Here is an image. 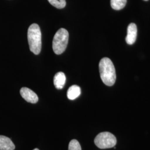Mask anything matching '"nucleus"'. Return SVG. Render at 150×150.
Returning <instances> with one entry per match:
<instances>
[{
    "instance_id": "obj_1",
    "label": "nucleus",
    "mask_w": 150,
    "mask_h": 150,
    "mask_svg": "<svg viewBox=\"0 0 150 150\" xmlns=\"http://www.w3.org/2000/svg\"><path fill=\"white\" fill-rule=\"evenodd\" d=\"M99 70L103 82L107 86H113L116 81V75L112 61L107 57L102 59L99 64Z\"/></svg>"
},
{
    "instance_id": "obj_2",
    "label": "nucleus",
    "mask_w": 150,
    "mask_h": 150,
    "mask_svg": "<svg viewBox=\"0 0 150 150\" xmlns=\"http://www.w3.org/2000/svg\"><path fill=\"white\" fill-rule=\"evenodd\" d=\"M27 38L30 51L38 55L41 51V32L39 26L33 23L28 29Z\"/></svg>"
},
{
    "instance_id": "obj_3",
    "label": "nucleus",
    "mask_w": 150,
    "mask_h": 150,
    "mask_svg": "<svg viewBox=\"0 0 150 150\" xmlns=\"http://www.w3.org/2000/svg\"><path fill=\"white\" fill-rule=\"evenodd\" d=\"M69 34L67 30L64 28H60L54 36L52 41V48L56 54H62L67 46Z\"/></svg>"
},
{
    "instance_id": "obj_4",
    "label": "nucleus",
    "mask_w": 150,
    "mask_h": 150,
    "mask_svg": "<svg viewBox=\"0 0 150 150\" xmlns=\"http://www.w3.org/2000/svg\"><path fill=\"white\" fill-rule=\"evenodd\" d=\"M117 143L116 137L110 132H103L98 134L95 139V144L101 149H110L115 147Z\"/></svg>"
},
{
    "instance_id": "obj_5",
    "label": "nucleus",
    "mask_w": 150,
    "mask_h": 150,
    "mask_svg": "<svg viewBox=\"0 0 150 150\" xmlns=\"http://www.w3.org/2000/svg\"><path fill=\"white\" fill-rule=\"evenodd\" d=\"M20 94L27 102L36 103L38 101V97L36 93L27 87H22L20 90Z\"/></svg>"
},
{
    "instance_id": "obj_6",
    "label": "nucleus",
    "mask_w": 150,
    "mask_h": 150,
    "mask_svg": "<svg viewBox=\"0 0 150 150\" xmlns=\"http://www.w3.org/2000/svg\"><path fill=\"white\" fill-rule=\"evenodd\" d=\"M137 35V28L136 25L130 23L127 27V34L126 38V41L129 45H132L135 42Z\"/></svg>"
},
{
    "instance_id": "obj_7",
    "label": "nucleus",
    "mask_w": 150,
    "mask_h": 150,
    "mask_svg": "<svg viewBox=\"0 0 150 150\" xmlns=\"http://www.w3.org/2000/svg\"><path fill=\"white\" fill-rule=\"evenodd\" d=\"M15 149V146L10 138L0 135V150H14Z\"/></svg>"
},
{
    "instance_id": "obj_8",
    "label": "nucleus",
    "mask_w": 150,
    "mask_h": 150,
    "mask_svg": "<svg viewBox=\"0 0 150 150\" xmlns=\"http://www.w3.org/2000/svg\"><path fill=\"white\" fill-rule=\"evenodd\" d=\"M66 76L62 72H59L56 74L54 78V83L57 89H62L65 85Z\"/></svg>"
},
{
    "instance_id": "obj_9",
    "label": "nucleus",
    "mask_w": 150,
    "mask_h": 150,
    "mask_svg": "<svg viewBox=\"0 0 150 150\" xmlns=\"http://www.w3.org/2000/svg\"><path fill=\"white\" fill-rule=\"evenodd\" d=\"M80 87L77 85H73L69 88L67 96L70 100H74L80 95Z\"/></svg>"
},
{
    "instance_id": "obj_10",
    "label": "nucleus",
    "mask_w": 150,
    "mask_h": 150,
    "mask_svg": "<svg viewBox=\"0 0 150 150\" xmlns=\"http://www.w3.org/2000/svg\"><path fill=\"white\" fill-rule=\"evenodd\" d=\"M127 0H111V6L115 10H120L126 5Z\"/></svg>"
},
{
    "instance_id": "obj_11",
    "label": "nucleus",
    "mask_w": 150,
    "mask_h": 150,
    "mask_svg": "<svg viewBox=\"0 0 150 150\" xmlns=\"http://www.w3.org/2000/svg\"><path fill=\"white\" fill-rule=\"evenodd\" d=\"M48 1L51 5L59 9L64 8L66 5L65 0H48Z\"/></svg>"
},
{
    "instance_id": "obj_12",
    "label": "nucleus",
    "mask_w": 150,
    "mask_h": 150,
    "mask_svg": "<svg viewBox=\"0 0 150 150\" xmlns=\"http://www.w3.org/2000/svg\"><path fill=\"white\" fill-rule=\"evenodd\" d=\"M69 150H82L80 144L76 139H72L69 145Z\"/></svg>"
},
{
    "instance_id": "obj_13",
    "label": "nucleus",
    "mask_w": 150,
    "mask_h": 150,
    "mask_svg": "<svg viewBox=\"0 0 150 150\" xmlns=\"http://www.w3.org/2000/svg\"><path fill=\"white\" fill-rule=\"evenodd\" d=\"M40 150L39 149H34V150Z\"/></svg>"
},
{
    "instance_id": "obj_14",
    "label": "nucleus",
    "mask_w": 150,
    "mask_h": 150,
    "mask_svg": "<svg viewBox=\"0 0 150 150\" xmlns=\"http://www.w3.org/2000/svg\"><path fill=\"white\" fill-rule=\"evenodd\" d=\"M144 1H148V0H144Z\"/></svg>"
}]
</instances>
